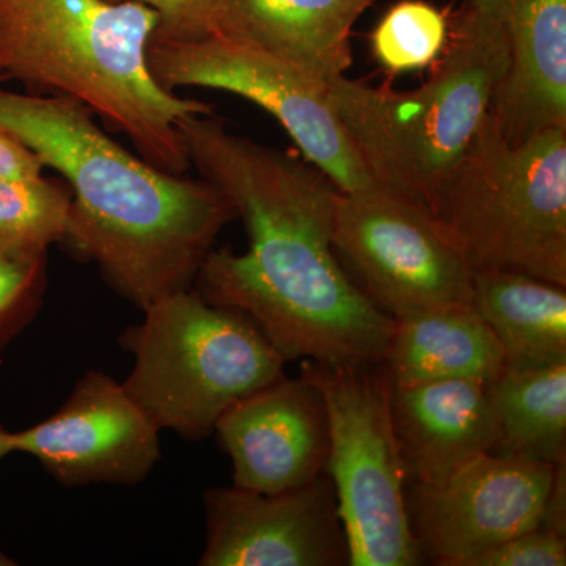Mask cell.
Returning <instances> with one entry per match:
<instances>
[{"label":"cell","instance_id":"obj_1","mask_svg":"<svg viewBox=\"0 0 566 566\" xmlns=\"http://www.w3.org/2000/svg\"><path fill=\"white\" fill-rule=\"evenodd\" d=\"M178 129L191 167L249 234L244 253L210 252L197 292L248 315L285 360L381 365L394 318L335 256L334 182L307 159L230 133L211 114L182 117Z\"/></svg>","mask_w":566,"mask_h":566},{"label":"cell","instance_id":"obj_2","mask_svg":"<svg viewBox=\"0 0 566 566\" xmlns=\"http://www.w3.org/2000/svg\"><path fill=\"white\" fill-rule=\"evenodd\" d=\"M0 132L69 181L65 240L142 311L192 289L219 233L237 218L210 181L133 155L69 96L0 87Z\"/></svg>","mask_w":566,"mask_h":566},{"label":"cell","instance_id":"obj_3","mask_svg":"<svg viewBox=\"0 0 566 566\" xmlns=\"http://www.w3.org/2000/svg\"><path fill=\"white\" fill-rule=\"evenodd\" d=\"M158 28L159 14L137 2L0 0V71L81 103L145 161L185 175L191 161L178 122L211 107L153 77L147 52Z\"/></svg>","mask_w":566,"mask_h":566},{"label":"cell","instance_id":"obj_4","mask_svg":"<svg viewBox=\"0 0 566 566\" xmlns=\"http://www.w3.org/2000/svg\"><path fill=\"white\" fill-rule=\"evenodd\" d=\"M431 76L395 92L340 77L331 106L376 186L430 211L488 118L509 69L497 6H464Z\"/></svg>","mask_w":566,"mask_h":566},{"label":"cell","instance_id":"obj_5","mask_svg":"<svg viewBox=\"0 0 566 566\" xmlns=\"http://www.w3.org/2000/svg\"><path fill=\"white\" fill-rule=\"evenodd\" d=\"M428 212L472 271L566 286V128L510 140L490 115Z\"/></svg>","mask_w":566,"mask_h":566},{"label":"cell","instance_id":"obj_6","mask_svg":"<svg viewBox=\"0 0 566 566\" xmlns=\"http://www.w3.org/2000/svg\"><path fill=\"white\" fill-rule=\"evenodd\" d=\"M144 315L123 334L134 354L123 386L161 431L208 438L230 406L283 375L286 360L248 315L197 290L163 297Z\"/></svg>","mask_w":566,"mask_h":566},{"label":"cell","instance_id":"obj_7","mask_svg":"<svg viewBox=\"0 0 566 566\" xmlns=\"http://www.w3.org/2000/svg\"><path fill=\"white\" fill-rule=\"evenodd\" d=\"M378 365L304 360L329 420L326 472L333 480L352 566L423 562L409 524L408 474L395 436L390 385Z\"/></svg>","mask_w":566,"mask_h":566},{"label":"cell","instance_id":"obj_8","mask_svg":"<svg viewBox=\"0 0 566 566\" xmlns=\"http://www.w3.org/2000/svg\"><path fill=\"white\" fill-rule=\"evenodd\" d=\"M147 57L166 91L214 88L262 107L338 191L375 186L331 106L327 85L292 63L219 35L153 39Z\"/></svg>","mask_w":566,"mask_h":566},{"label":"cell","instance_id":"obj_9","mask_svg":"<svg viewBox=\"0 0 566 566\" xmlns=\"http://www.w3.org/2000/svg\"><path fill=\"white\" fill-rule=\"evenodd\" d=\"M333 249L357 289L394 319L474 300V271L430 212L379 186L337 192Z\"/></svg>","mask_w":566,"mask_h":566},{"label":"cell","instance_id":"obj_10","mask_svg":"<svg viewBox=\"0 0 566 566\" xmlns=\"http://www.w3.org/2000/svg\"><path fill=\"white\" fill-rule=\"evenodd\" d=\"M556 464L482 453L444 483L406 491L409 524L424 556L442 566L472 562L539 527Z\"/></svg>","mask_w":566,"mask_h":566},{"label":"cell","instance_id":"obj_11","mask_svg":"<svg viewBox=\"0 0 566 566\" xmlns=\"http://www.w3.org/2000/svg\"><path fill=\"white\" fill-rule=\"evenodd\" d=\"M159 433L123 382L88 370L50 419L11 433V446L63 486H136L161 460Z\"/></svg>","mask_w":566,"mask_h":566},{"label":"cell","instance_id":"obj_12","mask_svg":"<svg viewBox=\"0 0 566 566\" xmlns=\"http://www.w3.org/2000/svg\"><path fill=\"white\" fill-rule=\"evenodd\" d=\"M202 566H342L349 546L333 480L263 494L211 488L203 495Z\"/></svg>","mask_w":566,"mask_h":566},{"label":"cell","instance_id":"obj_13","mask_svg":"<svg viewBox=\"0 0 566 566\" xmlns=\"http://www.w3.org/2000/svg\"><path fill=\"white\" fill-rule=\"evenodd\" d=\"M233 464V485L275 494L326 471L329 420L319 390L303 375L281 378L230 406L214 427Z\"/></svg>","mask_w":566,"mask_h":566},{"label":"cell","instance_id":"obj_14","mask_svg":"<svg viewBox=\"0 0 566 566\" xmlns=\"http://www.w3.org/2000/svg\"><path fill=\"white\" fill-rule=\"evenodd\" d=\"M509 69L493 104L510 140L566 128V0H495Z\"/></svg>","mask_w":566,"mask_h":566},{"label":"cell","instance_id":"obj_15","mask_svg":"<svg viewBox=\"0 0 566 566\" xmlns=\"http://www.w3.org/2000/svg\"><path fill=\"white\" fill-rule=\"evenodd\" d=\"M390 412L406 474L415 485H441L472 458L493 452L497 442L486 382L390 386Z\"/></svg>","mask_w":566,"mask_h":566},{"label":"cell","instance_id":"obj_16","mask_svg":"<svg viewBox=\"0 0 566 566\" xmlns=\"http://www.w3.org/2000/svg\"><path fill=\"white\" fill-rule=\"evenodd\" d=\"M376 0H219L205 35L275 55L329 87L352 66L353 25Z\"/></svg>","mask_w":566,"mask_h":566},{"label":"cell","instance_id":"obj_17","mask_svg":"<svg viewBox=\"0 0 566 566\" xmlns=\"http://www.w3.org/2000/svg\"><path fill=\"white\" fill-rule=\"evenodd\" d=\"M382 370L392 387L439 381L490 382L505 368L504 352L472 305L394 319Z\"/></svg>","mask_w":566,"mask_h":566},{"label":"cell","instance_id":"obj_18","mask_svg":"<svg viewBox=\"0 0 566 566\" xmlns=\"http://www.w3.org/2000/svg\"><path fill=\"white\" fill-rule=\"evenodd\" d=\"M472 307L497 338L505 368L566 360L565 286L510 271H474Z\"/></svg>","mask_w":566,"mask_h":566},{"label":"cell","instance_id":"obj_19","mask_svg":"<svg viewBox=\"0 0 566 566\" xmlns=\"http://www.w3.org/2000/svg\"><path fill=\"white\" fill-rule=\"evenodd\" d=\"M486 389L499 428L491 453L546 464L566 458V360L504 368Z\"/></svg>","mask_w":566,"mask_h":566},{"label":"cell","instance_id":"obj_20","mask_svg":"<svg viewBox=\"0 0 566 566\" xmlns=\"http://www.w3.org/2000/svg\"><path fill=\"white\" fill-rule=\"evenodd\" d=\"M71 192L48 178L0 180V253L46 255L66 238Z\"/></svg>","mask_w":566,"mask_h":566},{"label":"cell","instance_id":"obj_21","mask_svg":"<svg viewBox=\"0 0 566 566\" xmlns=\"http://www.w3.org/2000/svg\"><path fill=\"white\" fill-rule=\"evenodd\" d=\"M449 35V22L441 10L422 0H405L376 25L371 48L382 69L409 73L433 65Z\"/></svg>","mask_w":566,"mask_h":566},{"label":"cell","instance_id":"obj_22","mask_svg":"<svg viewBox=\"0 0 566 566\" xmlns=\"http://www.w3.org/2000/svg\"><path fill=\"white\" fill-rule=\"evenodd\" d=\"M46 255L0 253V352L35 319L43 304Z\"/></svg>","mask_w":566,"mask_h":566},{"label":"cell","instance_id":"obj_23","mask_svg":"<svg viewBox=\"0 0 566 566\" xmlns=\"http://www.w3.org/2000/svg\"><path fill=\"white\" fill-rule=\"evenodd\" d=\"M565 535L535 527L506 539L476 557L471 566H564Z\"/></svg>","mask_w":566,"mask_h":566},{"label":"cell","instance_id":"obj_24","mask_svg":"<svg viewBox=\"0 0 566 566\" xmlns=\"http://www.w3.org/2000/svg\"><path fill=\"white\" fill-rule=\"evenodd\" d=\"M137 2L159 14V28L153 39H196L205 35L219 0H112Z\"/></svg>","mask_w":566,"mask_h":566},{"label":"cell","instance_id":"obj_25","mask_svg":"<svg viewBox=\"0 0 566 566\" xmlns=\"http://www.w3.org/2000/svg\"><path fill=\"white\" fill-rule=\"evenodd\" d=\"M43 164L28 147L0 132V180L43 177Z\"/></svg>","mask_w":566,"mask_h":566},{"label":"cell","instance_id":"obj_26","mask_svg":"<svg viewBox=\"0 0 566 566\" xmlns=\"http://www.w3.org/2000/svg\"><path fill=\"white\" fill-rule=\"evenodd\" d=\"M566 458L554 468L553 483L547 494L539 527L566 535Z\"/></svg>","mask_w":566,"mask_h":566},{"label":"cell","instance_id":"obj_27","mask_svg":"<svg viewBox=\"0 0 566 566\" xmlns=\"http://www.w3.org/2000/svg\"><path fill=\"white\" fill-rule=\"evenodd\" d=\"M13 453V446H11V431L0 424V461L7 455Z\"/></svg>","mask_w":566,"mask_h":566},{"label":"cell","instance_id":"obj_28","mask_svg":"<svg viewBox=\"0 0 566 566\" xmlns=\"http://www.w3.org/2000/svg\"><path fill=\"white\" fill-rule=\"evenodd\" d=\"M495 0H464V6L469 7H491Z\"/></svg>","mask_w":566,"mask_h":566}]
</instances>
